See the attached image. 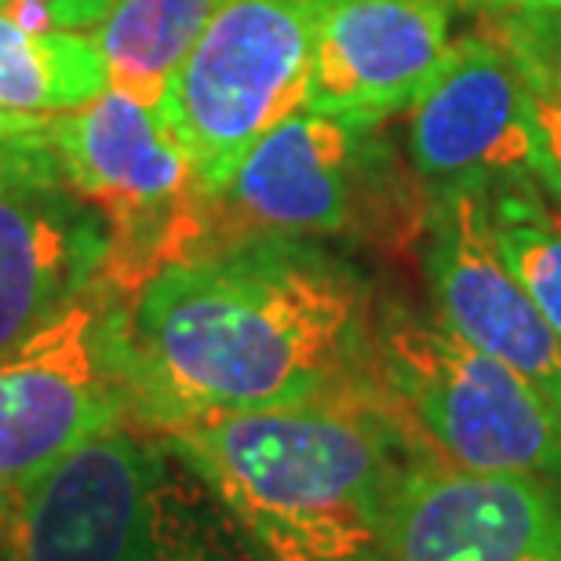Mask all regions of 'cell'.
Instances as JSON below:
<instances>
[{"mask_svg":"<svg viewBox=\"0 0 561 561\" xmlns=\"http://www.w3.org/2000/svg\"><path fill=\"white\" fill-rule=\"evenodd\" d=\"M376 324L368 280L291 238L186 252L106 307L128 420L157 434L373 390Z\"/></svg>","mask_w":561,"mask_h":561,"instance_id":"6da1fadb","label":"cell"},{"mask_svg":"<svg viewBox=\"0 0 561 561\" xmlns=\"http://www.w3.org/2000/svg\"><path fill=\"white\" fill-rule=\"evenodd\" d=\"M164 437L271 561H390L405 481L434 456L383 383Z\"/></svg>","mask_w":561,"mask_h":561,"instance_id":"7a4b0ae2","label":"cell"},{"mask_svg":"<svg viewBox=\"0 0 561 561\" xmlns=\"http://www.w3.org/2000/svg\"><path fill=\"white\" fill-rule=\"evenodd\" d=\"M15 561H271L164 434H92L15 489Z\"/></svg>","mask_w":561,"mask_h":561,"instance_id":"3957f363","label":"cell"},{"mask_svg":"<svg viewBox=\"0 0 561 561\" xmlns=\"http://www.w3.org/2000/svg\"><path fill=\"white\" fill-rule=\"evenodd\" d=\"M376 368L390 401L442 463L561 481V412L434 313L379 318Z\"/></svg>","mask_w":561,"mask_h":561,"instance_id":"277c9868","label":"cell"},{"mask_svg":"<svg viewBox=\"0 0 561 561\" xmlns=\"http://www.w3.org/2000/svg\"><path fill=\"white\" fill-rule=\"evenodd\" d=\"M401 186L379 125L299 110L252 146L208 201L201 249L252 238H340L390 227L398 211H426ZM197 252V249H194Z\"/></svg>","mask_w":561,"mask_h":561,"instance_id":"5b68a950","label":"cell"},{"mask_svg":"<svg viewBox=\"0 0 561 561\" xmlns=\"http://www.w3.org/2000/svg\"><path fill=\"white\" fill-rule=\"evenodd\" d=\"M62 183L103 211L114 233L106 285L131 288L168 260L201 249L208 197L161 103L106 88L48 121Z\"/></svg>","mask_w":561,"mask_h":561,"instance_id":"8992f818","label":"cell"},{"mask_svg":"<svg viewBox=\"0 0 561 561\" xmlns=\"http://www.w3.org/2000/svg\"><path fill=\"white\" fill-rule=\"evenodd\" d=\"M318 0H227L161 99L211 201L263 136L307 103Z\"/></svg>","mask_w":561,"mask_h":561,"instance_id":"52a82bcc","label":"cell"},{"mask_svg":"<svg viewBox=\"0 0 561 561\" xmlns=\"http://www.w3.org/2000/svg\"><path fill=\"white\" fill-rule=\"evenodd\" d=\"M536 88L500 30L448 44L409 103V157L426 197L533 175Z\"/></svg>","mask_w":561,"mask_h":561,"instance_id":"ba28073f","label":"cell"},{"mask_svg":"<svg viewBox=\"0 0 561 561\" xmlns=\"http://www.w3.org/2000/svg\"><path fill=\"white\" fill-rule=\"evenodd\" d=\"M110 285L0 354V485L19 489L128 420L106 335Z\"/></svg>","mask_w":561,"mask_h":561,"instance_id":"9c48e42d","label":"cell"},{"mask_svg":"<svg viewBox=\"0 0 561 561\" xmlns=\"http://www.w3.org/2000/svg\"><path fill=\"white\" fill-rule=\"evenodd\" d=\"M423 274L434 318L481 354L511 365L561 412V340L492 241L485 194L426 197Z\"/></svg>","mask_w":561,"mask_h":561,"instance_id":"30bf717a","label":"cell"},{"mask_svg":"<svg viewBox=\"0 0 561 561\" xmlns=\"http://www.w3.org/2000/svg\"><path fill=\"white\" fill-rule=\"evenodd\" d=\"M390 561H561V481L426 456L401 492Z\"/></svg>","mask_w":561,"mask_h":561,"instance_id":"8fae6325","label":"cell"},{"mask_svg":"<svg viewBox=\"0 0 561 561\" xmlns=\"http://www.w3.org/2000/svg\"><path fill=\"white\" fill-rule=\"evenodd\" d=\"M448 0H318L302 110L383 125L448 51Z\"/></svg>","mask_w":561,"mask_h":561,"instance_id":"7c38bea8","label":"cell"},{"mask_svg":"<svg viewBox=\"0 0 561 561\" xmlns=\"http://www.w3.org/2000/svg\"><path fill=\"white\" fill-rule=\"evenodd\" d=\"M114 271L103 211L66 183H0V354L30 340Z\"/></svg>","mask_w":561,"mask_h":561,"instance_id":"4fadbf2b","label":"cell"},{"mask_svg":"<svg viewBox=\"0 0 561 561\" xmlns=\"http://www.w3.org/2000/svg\"><path fill=\"white\" fill-rule=\"evenodd\" d=\"M106 88V62L88 33L33 30L0 11V114L59 117Z\"/></svg>","mask_w":561,"mask_h":561,"instance_id":"5bb4252c","label":"cell"},{"mask_svg":"<svg viewBox=\"0 0 561 561\" xmlns=\"http://www.w3.org/2000/svg\"><path fill=\"white\" fill-rule=\"evenodd\" d=\"M227 0H114L92 41L106 62L110 88L161 103L175 70Z\"/></svg>","mask_w":561,"mask_h":561,"instance_id":"9a60e30c","label":"cell"},{"mask_svg":"<svg viewBox=\"0 0 561 561\" xmlns=\"http://www.w3.org/2000/svg\"><path fill=\"white\" fill-rule=\"evenodd\" d=\"M485 211L507 271L561 340V216L536 194L529 179L492 186Z\"/></svg>","mask_w":561,"mask_h":561,"instance_id":"2e32d148","label":"cell"},{"mask_svg":"<svg viewBox=\"0 0 561 561\" xmlns=\"http://www.w3.org/2000/svg\"><path fill=\"white\" fill-rule=\"evenodd\" d=\"M48 121L0 114V183H62Z\"/></svg>","mask_w":561,"mask_h":561,"instance_id":"e0dca14e","label":"cell"},{"mask_svg":"<svg viewBox=\"0 0 561 561\" xmlns=\"http://www.w3.org/2000/svg\"><path fill=\"white\" fill-rule=\"evenodd\" d=\"M511 41V48L522 55L525 70L533 77V88L543 99L561 106V19L558 11L543 15H511L500 30Z\"/></svg>","mask_w":561,"mask_h":561,"instance_id":"ac0fdd59","label":"cell"},{"mask_svg":"<svg viewBox=\"0 0 561 561\" xmlns=\"http://www.w3.org/2000/svg\"><path fill=\"white\" fill-rule=\"evenodd\" d=\"M533 179L547 194L558 201L561 208V106L536 92V110H533Z\"/></svg>","mask_w":561,"mask_h":561,"instance_id":"d6986e66","label":"cell"},{"mask_svg":"<svg viewBox=\"0 0 561 561\" xmlns=\"http://www.w3.org/2000/svg\"><path fill=\"white\" fill-rule=\"evenodd\" d=\"M110 8H114V0H51V19L55 30H81V26L95 30Z\"/></svg>","mask_w":561,"mask_h":561,"instance_id":"ffe728a7","label":"cell"},{"mask_svg":"<svg viewBox=\"0 0 561 561\" xmlns=\"http://www.w3.org/2000/svg\"><path fill=\"white\" fill-rule=\"evenodd\" d=\"M474 11H492V15H543V11H561V0H448Z\"/></svg>","mask_w":561,"mask_h":561,"instance_id":"44dd1931","label":"cell"},{"mask_svg":"<svg viewBox=\"0 0 561 561\" xmlns=\"http://www.w3.org/2000/svg\"><path fill=\"white\" fill-rule=\"evenodd\" d=\"M4 4H8V0H0V11H4Z\"/></svg>","mask_w":561,"mask_h":561,"instance_id":"7402d4cb","label":"cell"},{"mask_svg":"<svg viewBox=\"0 0 561 561\" xmlns=\"http://www.w3.org/2000/svg\"><path fill=\"white\" fill-rule=\"evenodd\" d=\"M558 19H561V11H558Z\"/></svg>","mask_w":561,"mask_h":561,"instance_id":"603a6c76","label":"cell"},{"mask_svg":"<svg viewBox=\"0 0 561 561\" xmlns=\"http://www.w3.org/2000/svg\"><path fill=\"white\" fill-rule=\"evenodd\" d=\"M0 489H8V485H0Z\"/></svg>","mask_w":561,"mask_h":561,"instance_id":"cb8c5ba5","label":"cell"}]
</instances>
